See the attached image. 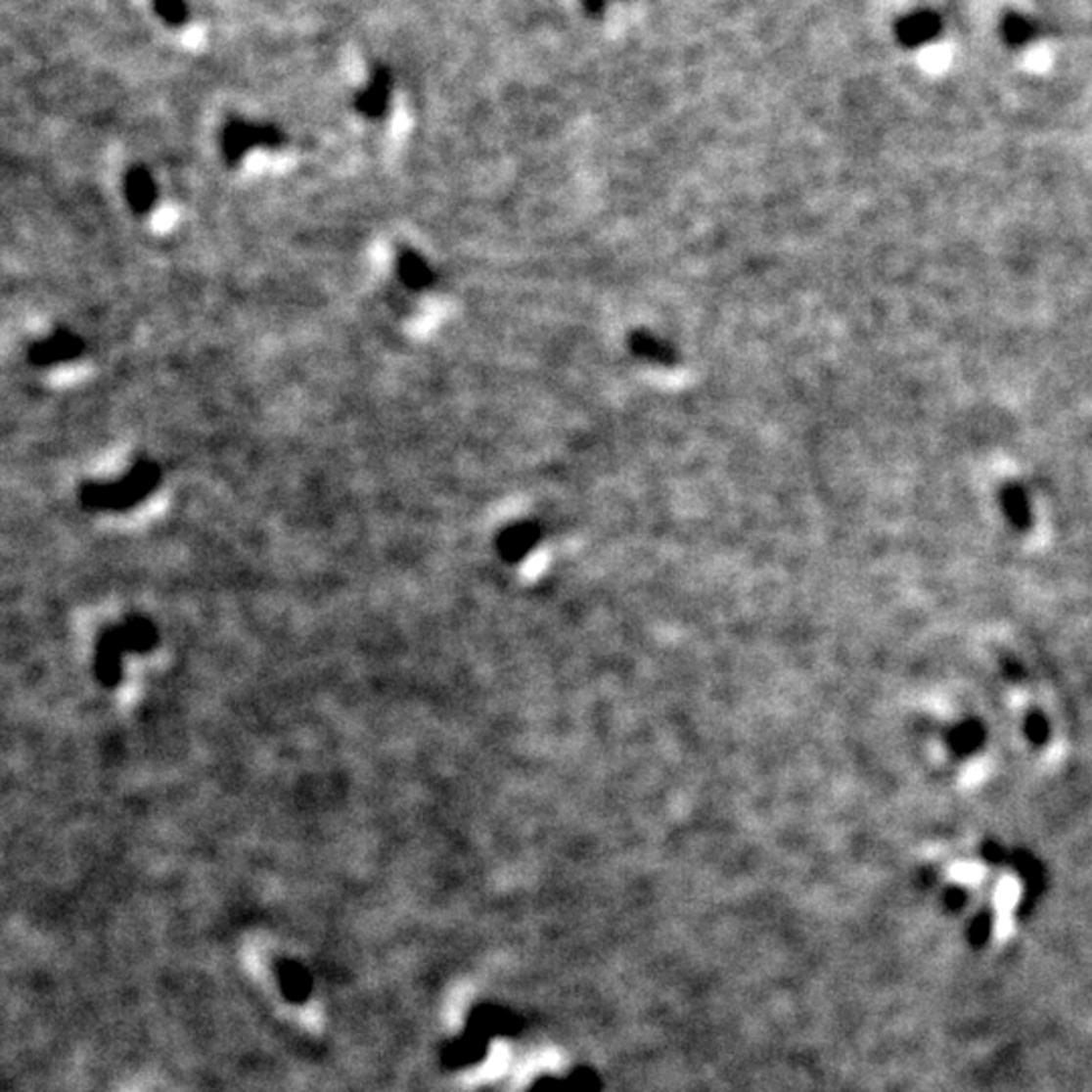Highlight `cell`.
I'll use <instances>...</instances> for the list:
<instances>
[{
	"label": "cell",
	"mask_w": 1092,
	"mask_h": 1092,
	"mask_svg": "<svg viewBox=\"0 0 1092 1092\" xmlns=\"http://www.w3.org/2000/svg\"><path fill=\"white\" fill-rule=\"evenodd\" d=\"M276 974L280 991L286 1001L294 1006H303L306 1001H310L314 993V978L306 965L296 959H282L276 967Z\"/></svg>",
	"instance_id": "cell-1"
},
{
	"label": "cell",
	"mask_w": 1092,
	"mask_h": 1092,
	"mask_svg": "<svg viewBox=\"0 0 1092 1092\" xmlns=\"http://www.w3.org/2000/svg\"><path fill=\"white\" fill-rule=\"evenodd\" d=\"M629 350L650 362L672 364L676 360L674 348L652 332H633L629 339Z\"/></svg>",
	"instance_id": "cell-2"
},
{
	"label": "cell",
	"mask_w": 1092,
	"mask_h": 1092,
	"mask_svg": "<svg viewBox=\"0 0 1092 1092\" xmlns=\"http://www.w3.org/2000/svg\"><path fill=\"white\" fill-rule=\"evenodd\" d=\"M934 28H936V23L931 21L929 15H921L919 19L910 21V23L904 26V39H910V41L927 39Z\"/></svg>",
	"instance_id": "cell-3"
}]
</instances>
